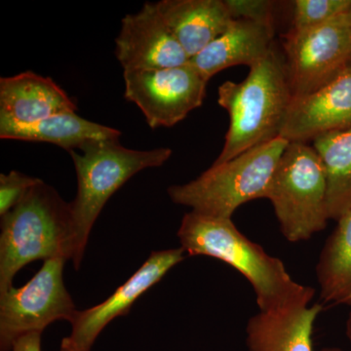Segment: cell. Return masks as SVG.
Here are the masks:
<instances>
[{
	"mask_svg": "<svg viewBox=\"0 0 351 351\" xmlns=\"http://www.w3.org/2000/svg\"><path fill=\"white\" fill-rule=\"evenodd\" d=\"M189 256H206L228 263L249 281L260 311L309 306L315 290L302 285L289 274L280 258L251 241L232 219L189 212L177 232Z\"/></svg>",
	"mask_w": 351,
	"mask_h": 351,
	"instance_id": "6da1fadb",
	"label": "cell"
},
{
	"mask_svg": "<svg viewBox=\"0 0 351 351\" xmlns=\"http://www.w3.org/2000/svg\"><path fill=\"white\" fill-rule=\"evenodd\" d=\"M249 69L243 82L219 87L218 104L228 112L230 127L215 165L280 137L293 100L283 53L274 46Z\"/></svg>",
	"mask_w": 351,
	"mask_h": 351,
	"instance_id": "7a4b0ae2",
	"label": "cell"
},
{
	"mask_svg": "<svg viewBox=\"0 0 351 351\" xmlns=\"http://www.w3.org/2000/svg\"><path fill=\"white\" fill-rule=\"evenodd\" d=\"M0 226V293L13 287L16 274L34 261L75 258L71 204L43 180L1 217Z\"/></svg>",
	"mask_w": 351,
	"mask_h": 351,
	"instance_id": "3957f363",
	"label": "cell"
},
{
	"mask_svg": "<svg viewBox=\"0 0 351 351\" xmlns=\"http://www.w3.org/2000/svg\"><path fill=\"white\" fill-rule=\"evenodd\" d=\"M80 152H69L77 177V193L69 202L75 232L73 267L80 269L88 240L97 219L108 199L134 175L162 166L172 156L168 147L136 151L119 140L90 143Z\"/></svg>",
	"mask_w": 351,
	"mask_h": 351,
	"instance_id": "277c9868",
	"label": "cell"
},
{
	"mask_svg": "<svg viewBox=\"0 0 351 351\" xmlns=\"http://www.w3.org/2000/svg\"><path fill=\"white\" fill-rule=\"evenodd\" d=\"M289 143L279 137L232 160L213 164L193 181L171 186L168 195L176 204L191 207L196 213L232 219L245 203L265 198Z\"/></svg>",
	"mask_w": 351,
	"mask_h": 351,
	"instance_id": "5b68a950",
	"label": "cell"
},
{
	"mask_svg": "<svg viewBox=\"0 0 351 351\" xmlns=\"http://www.w3.org/2000/svg\"><path fill=\"white\" fill-rule=\"evenodd\" d=\"M327 195L326 170L313 145L289 143L265 196L286 240L306 241L327 228Z\"/></svg>",
	"mask_w": 351,
	"mask_h": 351,
	"instance_id": "8992f818",
	"label": "cell"
},
{
	"mask_svg": "<svg viewBox=\"0 0 351 351\" xmlns=\"http://www.w3.org/2000/svg\"><path fill=\"white\" fill-rule=\"evenodd\" d=\"M68 260L50 258L23 287L0 293V348L8 351L16 339L29 332H43L59 320L71 323L77 309L64 283Z\"/></svg>",
	"mask_w": 351,
	"mask_h": 351,
	"instance_id": "52a82bcc",
	"label": "cell"
},
{
	"mask_svg": "<svg viewBox=\"0 0 351 351\" xmlns=\"http://www.w3.org/2000/svg\"><path fill=\"white\" fill-rule=\"evenodd\" d=\"M346 12L315 27L291 29L284 36L283 56L293 98L317 91L350 66L351 25Z\"/></svg>",
	"mask_w": 351,
	"mask_h": 351,
	"instance_id": "ba28073f",
	"label": "cell"
},
{
	"mask_svg": "<svg viewBox=\"0 0 351 351\" xmlns=\"http://www.w3.org/2000/svg\"><path fill=\"white\" fill-rule=\"evenodd\" d=\"M126 100L137 105L152 129L172 127L200 108L209 80L191 64L123 71Z\"/></svg>",
	"mask_w": 351,
	"mask_h": 351,
	"instance_id": "9c48e42d",
	"label": "cell"
},
{
	"mask_svg": "<svg viewBox=\"0 0 351 351\" xmlns=\"http://www.w3.org/2000/svg\"><path fill=\"white\" fill-rule=\"evenodd\" d=\"M184 258L186 252L182 247L152 252L142 267L106 301L85 311H77L71 323V334L62 339L60 351H91L101 331L112 320L130 313L138 298Z\"/></svg>",
	"mask_w": 351,
	"mask_h": 351,
	"instance_id": "30bf717a",
	"label": "cell"
},
{
	"mask_svg": "<svg viewBox=\"0 0 351 351\" xmlns=\"http://www.w3.org/2000/svg\"><path fill=\"white\" fill-rule=\"evenodd\" d=\"M114 53L123 71L176 68L191 61L151 2L122 19Z\"/></svg>",
	"mask_w": 351,
	"mask_h": 351,
	"instance_id": "8fae6325",
	"label": "cell"
},
{
	"mask_svg": "<svg viewBox=\"0 0 351 351\" xmlns=\"http://www.w3.org/2000/svg\"><path fill=\"white\" fill-rule=\"evenodd\" d=\"M348 129H351V66L317 91L293 98L280 137L308 143Z\"/></svg>",
	"mask_w": 351,
	"mask_h": 351,
	"instance_id": "7c38bea8",
	"label": "cell"
},
{
	"mask_svg": "<svg viewBox=\"0 0 351 351\" xmlns=\"http://www.w3.org/2000/svg\"><path fill=\"white\" fill-rule=\"evenodd\" d=\"M77 107L52 78L25 71L0 78V124L29 125Z\"/></svg>",
	"mask_w": 351,
	"mask_h": 351,
	"instance_id": "4fadbf2b",
	"label": "cell"
},
{
	"mask_svg": "<svg viewBox=\"0 0 351 351\" xmlns=\"http://www.w3.org/2000/svg\"><path fill=\"white\" fill-rule=\"evenodd\" d=\"M324 309L321 302L309 306L260 311L247 322L249 351H314V324ZM321 351H343L326 348Z\"/></svg>",
	"mask_w": 351,
	"mask_h": 351,
	"instance_id": "5bb4252c",
	"label": "cell"
},
{
	"mask_svg": "<svg viewBox=\"0 0 351 351\" xmlns=\"http://www.w3.org/2000/svg\"><path fill=\"white\" fill-rule=\"evenodd\" d=\"M156 7L189 59L218 38L234 20L225 0H162Z\"/></svg>",
	"mask_w": 351,
	"mask_h": 351,
	"instance_id": "9a60e30c",
	"label": "cell"
},
{
	"mask_svg": "<svg viewBox=\"0 0 351 351\" xmlns=\"http://www.w3.org/2000/svg\"><path fill=\"white\" fill-rule=\"evenodd\" d=\"M274 27L234 19L223 34L189 62L208 80L232 66L250 68L269 54L274 46Z\"/></svg>",
	"mask_w": 351,
	"mask_h": 351,
	"instance_id": "2e32d148",
	"label": "cell"
},
{
	"mask_svg": "<svg viewBox=\"0 0 351 351\" xmlns=\"http://www.w3.org/2000/svg\"><path fill=\"white\" fill-rule=\"evenodd\" d=\"M120 136L117 129L82 119L75 112L61 113L29 125L0 124V138L4 140L49 143L69 152L97 141L119 140Z\"/></svg>",
	"mask_w": 351,
	"mask_h": 351,
	"instance_id": "e0dca14e",
	"label": "cell"
},
{
	"mask_svg": "<svg viewBox=\"0 0 351 351\" xmlns=\"http://www.w3.org/2000/svg\"><path fill=\"white\" fill-rule=\"evenodd\" d=\"M337 221L316 265L320 302L351 306V210Z\"/></svg>",
	"mask_w": 351,
	"mask_h": 351,
	"instance_id": "ac0fdd59",
	"label": "cell"
},
{
	"mask_svg": "<svg viewBox=\"0 0 351 351\" xmlns=\"http://www.w3.org/2000/svg\"><path fill=\"white\" fill-rule=\"evenodd\" d=\"M328 182V213L339 221L351 210V129L325 134L313 141Z\"/></svg>",
	"mask_w": 351,
	"mask_h": 351,
	"instance_id": "d6986e66",
	"label": "cell"
},
{
	"mask_svg": "<svg viewBox=\"0 0 351 351\" xmlns=\"http://www.w3.org/2000/svg\"><path fill=\"white\" fill-rule=\"evenodd\" d=\"M351 0H295L293 29H304L329 22L350 9Z\"/></svg>",
	"mask_w": 351,
	"mask_h": 351,
	"instance_id": "ffe728a7",
	"label": "cell"
},
{
	"mask_svg": "<svg viewBox=\"0 0 351 351\" xmlns=\"http://www.w3.org/2000/svg\"><path fill=\"white\" fill-rule=\"evenodd\" d=\"M41 180L10 171L0 175V217L8 213L24 199L29 191Z\"/></svg>",
	"mask_w": 351,
	"mask_h": 351,
	"instance_id": "44dd1931",
	"label": "cell"
},
{
	"mask_svg": "<svg viewBox=\"0 0 351 351\" xmlns=\"http://www.w3.org/2000/svg\"><path fill=\"white\" fill-rule=\"evenodd\" d=\"M233 19L274 27V2L267 0H225Z\"/></svg>",
	"mask_w": 351,
	"mask_h": 351,
	"instance_id": "7402d4cb",
	"label": "cell"
},
{
	"mask_svg": "<svg viewBox=\"0 0 351 351\" xmlns=\"http://www.w3.org/2000/svg\"><path fill=\"white\" fill-rule=\"evenodd\" d=\"M41 335L34 332L23 335L13 343L12 351H41Z\"/></svg>",
	"mask_w": 351,
	"mask_h": 351,
	"instance_id": "603a6c76",
	"label": "cell"
},
{
	"mask_svg": "<svg viewBox=\"0 0 351 351\" xmlns=\"http://www.w3.org/2000/svg\"><path fill=\"white\" fill-rule=\"evenodd\" d=\"M346 335L351 345V311L348 314V319H346Z\"/></svg>",
	"mask_w": 351,
	"mask_h": 351,
	"instance_id": "cb8c5ba5",
	"label": "cell"
},
{
	"mask_svg": "<svg viewBox=\"0 0 351 351\" xmlns=\"http://www.w3.org/2000/svg\"><path fill=\"white\" fill-rule=\"evenodd\" d=\"M346 15H348V21H350V24L351 25V5L350 9H348V12H346Z\"/></svg>",
	"mask_w": 351,
	"mask_h": 351,
	"instance_id": "d4e9b609",
	"label": "cell"
},
{
	"mask_svg": "<svg viewBox=\"0 0 351 351\" xmlns=\"http://www.w3.org/2000/svg\"><path fill=\"white\" fill-rule=\"evenodd\" d=\"M350 66H351V60H350Z\"/></svg>",
	"mask_w": 351,
	"mask_h": 351,
	"instance_id": "484cf974",
	"label": "cell"
}]
</instances>
